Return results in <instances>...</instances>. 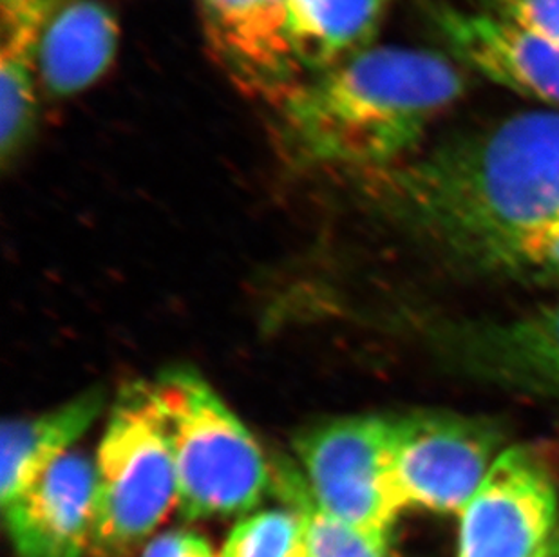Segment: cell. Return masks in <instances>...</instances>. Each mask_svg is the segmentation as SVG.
Returning a JSON list of instances; mask_svg holds the SVG:
<instances>
[{"label":"cell","mask_w":559,"mask_h":557,"mask_svg":"<svg viewBox=\"0 0 559 557\" xmlns=\"http://www.w3.org/2000/svg\"><path fill=\"white\" fill-rule=\"evenodd\" d=\"M93 547L120 556L143 542L178 503L169 426L153 384L120 391L96 454Z\"/></svg>","instance_id":"277c9868"},{"label":"cell","mask_w":559,"mask_h":557,"mask_svg":"<svg viewBox=\"0 0 559 557\" xmlns=\"http://www.w3.org/2000/svg\"><path fill=\"white\" fill-rule=\"evenodd\" d=\"M69 0H0V151L21 154L38 111V57L49 24Z\"/></svg>","instance_id":"7c38bea8"},{"label":"cell","mask_w":559,"mask_h":557,"mask_svg":"<svg viewBox=\"0 0 559 557\" xmlns=\"http://www.w3.org/2000/svg\"><path fill=\"white\" fill-rule=\"evenodd\" d=\"M558 490L527 447L503 449L460 512L456 557H538L558 532Z\"/></svg>","instance_id":"52a82bcc"},{"label":"cell","mask_w":559,"mask_h":557,"mask_svg":"<svg viewBox=\"0 0 559 557\" xmlns=\"http://www.w3.org/2000/svg\"><path fill=\"white\" fill-rule=\"evenodd\" d=\"M120 27L96 0H69L49 24L38 57V84L51 98L87 90L111 68Z\"/></svg>","instance_id":"4fadbf2b"},{"label":"cell","mask_w":559,"mask_h":557,"mask_svg":"<svg viewBox=\"0 0 559 557\" xmlns=\"http://www.w3.org/2000/svg\"><path fill=\"white\" fill-rule=\"evenodd\" d=\"M538 557H559V529L555 537L550 540L549 545L544 548V553L539 554Z\"/></svg>","instance_id":"ffe728a7"},{"label":"cell","mask_w":559,"mask_h":557,"mask_svg":"<svg viewBox=\"0 0 559 557\" xmlns=\"http://www.w3.org/2000/svg\"><path fill=\"white\" fill-rule=\"evenodd\" d=\"M495 427L448 413L391 418V476L404 509L460 514L501 449Z\"/></svg>","instance_id":"8992f818"},{"label":"cell","mask_w":559,"mask_h":557,"mask_svg":"<svg viewBox=\"0 0 559 557\" xmlns=\"http://www.w3.org/2000/svg\"><path fill=\"white\" fill-rule=\"evenodd\" d=\"M277 495L305 521L307 557H388V537L371 536L322 512L311 498L305 474L288 463L272 476Z\"/></svg>","instance_id":"2e32d148"},{"label":"cell","mask_w":559,"mask_h":557,"mask_svg":"<svg viewBox=\"0 0 559 557\" xmlns=\"http://www.w3.org/2000/svg\"><path fill=\"white\" fill-rule=\"evenodd\" d=\"M484 4L487 11L516 22L559 48V0H484Z\"/></svg>","instance_id":"ac0fdd59"},{"label":"cell","mask_w":559,"mask_h":557,"mask_svg":"<svg viewBox=\"0 0 559 557\" xmlns=\"http://www.w3.org/2000/svg\"><path fill=\"white\" fill-rule=\"evenodd\" d=\"M371 173L390 212L449 266L559 283V111L516 112Z\"/></svg>","instance_id":"6da1fadb"},{"label":"cell","mask_w":559,"mask_h":557,"mask_svg":"<svg viewBox=\"0 0 559 557\" xmlns=\"http://www.w3.org/2000/svg\"><path fill=\"white\" fill-rule=\"evenodd\" d=\"M388 0H288L292 35L308 76L362 54Z\"/></svg>","instance_id":"9a60e30c"},{"label":"cell","mask_w":559,"mask_h":557,"mask_svg":"<svg viewBox=\"0 0 559 557\" xmlns=\"http://www.w3.org/2000/svg\"><path fill=\"white\" fill-rule=\"evenodd\" d=\"M305 553V521L296 510H266L239 521L222 557H297Z\"/></svg>","instance_id":"e0dca14e"},{"label":"cell","mask_w":559,"mask_h":557,"mask_svg":"<svg viewBox=\"0 0 559 557\" xmlns=\"http://www.w3.org/2000/svg\"><path fill=\"white\" fill-rule=\"evenodd\" d=\"M438 342L451 368L559 404V297L509 319L451 322Z\"/></svg>","instance_id":"9c48e42d"},{"label":"cell","mask_w":559,"mask_h":557,"mask_svg":"<svg viewBox=\"0 0 559 557\" xmlns=\"http://www.w3.org/2000/svg\"><path fill=\"white\" fill-rule=\"evenodd\" d=\"M2 507L19 557H80L95 526V463L69 452Z\"/></svg>","instance_id":"8fae6325"},{"label":"cell","mask_w":559,"mask_h":557,"mask_svg":"<svg viewBox=\"0 0 559 557\" xmlns=\"http://www.w3.org/2000/svg\"><path fill=\"white\" fill-rule=\"evenodd\" d=\"M465 90L462 69L442 55L366 49L310 76L277 109L280 134L308 164L379 170L404 162Z\"/></svg>","instance_id":"7a4b0ae2"},{"label":"cell","mask_w":559,"mask_h":557,"mask_svg":"<svg viewBox=\"0 0 559 557\" xmlns=\"http://www.w3.org/2000/svg\"><path fill=\"white\" fill-rule=\"evenodd\" d=\"M169 426L186 520L249 512L272 487V471L243 422L198 371L167 369L153 382Z\"/></svg>","instance_id":"3957f363"},{"label":"cell","mask_w":559,"mask_h":557,"mask_svg":"<svg viewBox=\"0 0 559 557\" xmlns=\"http://www.w3.org/2000/svg\"><path fill=\"white\" fill-rule=\"evenodd\" d=\"M297 557H307V553H302L301 556H297Z\"/></svg>","instance_id":"44dd1931"},{"label":"cell","mask_w":559,"mask_h":557,"mask_svg":"<svg viewBox=\"0 0 559 557\" xmlns=\"http://www.w3.org/2000/svg\"><path fill=\"white\" fill-rule=\"evenodd\" d=\"M106 405V393L87 391L44 415L8 422L2 431V505L15 500L51 465L68 457Z\"/></svg>","instance_id":"5bb4252c"},{"label":"cell","mask_w":559,"mask_h":557,"mask_svg":"<svg viewBox=\"0 0 559 557\" xmlns=\"http://www.w3.org/2000/svg\"><path fill=\"white\" fill-rule=\"evenodd\" d=\"M296 452L322 512L388 537L404 510L391 476V418H335L302 432Z\"/></svg>","instance_id":"5b68a950"},{"label":"cell","mask_w":559,"mask_h":557,"mask_svg":"<svg viewBox=\"0 0 559 557\" xmlns=\"http://www.w3.org/2000/svg\"><path fill=\"white\" fill-rule=\"evenodd\" d=\"M142 557H216L206 540L194 532H167L148 543Z\"/></svg>","instance_id":"d6986e66"},{"label":"cell","mask_w":559,"mask_h":557,"mask_svg":"<svg viewBox=\"0 0 559 557\" xmlns=\"http://www.w3.org/2000/svg\"><path fill=\"white\" fill-rule=\"evenodd\" d=\"M435 29L467 68L559 111V48L491 11L431 8Z\"/></svg>","instance_id":"30bf717a"},{"label":"cell","mask_w":559,"mask_h":557,"mask_svg":"<svg viewBox=\"0 0 559 557\" xmlns=\"http://www.w3.org/2000/svg\"><path fill=\"white\" fill-rule=\"evenodd\" d=\"M206 48L243 95L281 106L307 82L288 0H201Z\"/></svg>","instance_id":"ba28073f"}]
</instances>
